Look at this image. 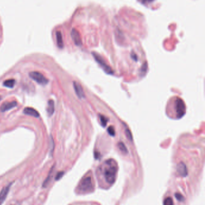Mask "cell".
Returning <instances> with one entry per match:
<instances>
[{"instance_id": "cell-27", "label": "cell", "mask_w": 205, "mask_h": 205, "mask_svg": "<svg viewBox=\"0 0 205 205\" xmlns=\"http://www.w3.org/2000/svg\"><path fill=\"white\" fill-rule=\"evenodd\" d=\"M1 97H0V100H1Z\"/></svg>"}, {"instance_id": "cell-11", "label": "cell", "mask_w": 205, "mask_h": 205, "mask_svg": "<svg viewBox=\"0 0 205 205\" xmlns=\"http://www.w3.org/2000/svg\"><path fill=\"white\" fill-rule=\"evenodd\" d=\"M23 112L24 114H25V115L32 116L35 118H39L40 117L39 113L36 109H33L32 107H25L24 109Z\"/></svg>"}, {"instance_id": "cell-4", "label": "cell", "mask_w": 205, "mask_h": 205, "mask_svg": "<svg viewBox=\"0 0 205 205\" xmlns=\"http://www.w3.org/2000/svg\"><path fill=\"white\" fill-rule=\"evenodd\" d=\"M92 55L95 59L96 61L100 65V66L102 68L105 73L108 74H113L114 72L112 70V68L105 62L104 60L102 58L100 55L96 52H92Z\"/></svg>"}, {"instance_id": "cell-24", "label": "cell", "mask_w": 205, "mask_h": 205, "mask_svg": "<svg viewBox=\"0 0 205 205\" xmlns=\"http://www.w3.org/2000/svg\"><path fill=\"white\" fill-rule=\"evenodd\" d=\"M131 57H132V58L134 60H135V61H137V60H138V58H137V56H136V54H135L134 53H132V54H131Z\"/></svg>"}, {"instance_id": "cell-22", "label": "cell", "mask_w": 205, "mask_h": 205, "mask_svg": "<svg viewBox=\"0 0 205 205\" xmlns=\"http://www.w3.org/2000/svg\"><path fill=\"white\" fill-rule=\"evenodd\" d=\"M50 145H51V154H52V152L54 151V142L52 138V137H51V140H50Z\"/></svg>"}, {"instance_id": "cell-16", "label": "cell", "mask_w": 205, "mask_h": 205, "mask_svg": "<svg viewBox=\"0 0 205 205\" xmlns=\"http://www.w3.org/2000/svg\"><path fill=\"white\" fill-rule=\"evenodd\" d=\"M100 123H101L102 126L105 127L107 122H108V119L103 115H100Z\"/></svg>"}, {"instance_id": "cell-2", "label": "cell", "mask_w": 205, "mask_h": 205, "mask_svg": "<svg viewBox=\"0 0 205 205\" xmlns=\"http://www.w3.org/2000/svg\"><path fill=\"white\" fill-rule=\"evenodd\" d=\"M78 190L81 192L87 193L93 191L94 185L92 178L88 176L83 178L78 185Z\"/></svg>"}, {"instance_id": "cell-9", "label": "cell", "mask_w": 205, "mask_h": 205, "mask_svg": "<svg viewBox=\"0 0 205 205\" xmlns=\"http://www.w3.org/2000/svg\"><path fill=\"white\" fill-rule=\"evenodd\" d=\"M11 185H12V184H8L7 186L4 187L0 192V205H1L5 201L8 194Z\"/></svg>"}, {"instance_id": "cell-23", "label": "cell", "mask_w": 205, "mask_h": 205, "mask_svg": "<svg viewBox=\"0 0 205 205\" xmlns=\"http://www.w3.org/2000/svg\"><path fill=\"white\" fill-rule=\"evenodd\" d=\"M63 175H64V172H59L57 174V175H56L55 179H56V180H59L60 179L62 178V177L63 176Z\"/></svg>"}, {"instance_id": "cell-12", "label": "cell", "mask_w": 205, "mask_h": 205, "mask_svg": "<svg viewBox=\"0 0 205 205\" xmlns=\"http://www.w3.org/2000/svg\"><path fill=\"white\" fill-rule=\"evenodd\" d=\"M56 40L57 43L58 47L60 49H62L64 47V43L63 41V37L62 33L60 31H57L56 32Z\"/></svg>"}, {"instance_id": "cell-26", "label": "cell", "mask_w": 205, "mask_h": 205, "mask_svg": "<svg viewBox=\"0 0 205 205\" xmlns=\"http://www.w3.org/2000/svg\"><path fill=\"white\" fill-rule=\"evenodd\" d=\"M100 154H99V153H98V152H95V157L96 158H98L99 157V155Z\"/></svg>"}, {"instance_id": "cell-5", "label": "cell", "mask_w": 205, "mask_h": 205, "mask_svg": "<svg viewBox=\"0 0 205 205\" xmlns=\"http://www.w3.org/2000/svg\"><path fill=\"white\" fill-rule=\"evenodd\" d=\"M29 76L37 84L45 85L48 83V80L45 77L42 73L38 72H32L29 73Z\"/></svg>"}, {"instance_id": "cell-25", "label": "cell", "mask_w": 205, "mask_h": 205, "mask_svg": "<svg viewBox=\"0 0 205 205\" xmlns=\"http://www.w3.org/2000/svg\"><path fill=\"white\" fill-rule=\"evenodd\" d=\"M154 0H141V1L143 3H151L152 1H153Z\"/></svg>"}, {"instance_id": "cell-17", "label": "cell", "mask_w": 205, "mask_h": 205, "mask_svg": "<svg viewBox=\"0 0 205 205\" xmlns=\"http://www.w3.org/2000/svg\"><path fill=\"white\" fill-rule=\"evenodd\" d=\"M164 205H174L173 199L170 197L165 198L164 200Z\"/></svg>"}, {"instance_id": "cell-8", "label": "cell", "mask_w": 205, "mask_h": 205, "mask_svg": "<svg viewBox=\"0 0 205 205\" xmlns=\"http://www.w3.org/2000/svg\"><path fill=\"white\" fill-rule=\"evenodd\" d=\"M177 171L179 175L182 177H186L188 175V170L187 166L183 162H180L177 164Z\"/></svg>"}, {"instance_id": "cell-10", "label": "cell", "mask_w": 205, "mask_h": 205, "mask_svg": "<svg viewBox=\"0 0 205 205\" xmlns=\"http://www.w3.org/2000/svg\"><path fill=\"white\" fill-rule=\"evenodd\" d=\"M74 88L76 94L79 98H84L85 97L83 89L80 84H79L76 82H74Z\"/></svg>"}, {"instance_id": "cell-3", "label": "cell", "mask_w": 205, "mask_h": 205, "mask_svg": "<svg viewBox=\"0 0 205 205\" xmlns=\"http://www.w3.org/2000/svg\"><path fill=\"white\" fill-rule=\"evenodd\" d=\"M174 107L177 118H180L185 114L186 106L184 101L181 98L179 97L176 98L174 103Z\"/></svg>"}, {"instance_id": "cell-21", "label": "cell", "mask_w": 205, "mask_h": 205, "mask_svg": "<svg viewBox=\"0 0 205 205\" xmlns=\"http://www.w3.org/2000/svg\"><path fill=\"white\" fill-rule=\"evenodd\" d=\"M126 134L127 136V138L128 139H129L131 141H132V134L129 129L126 130Z\"/></svg>"}, {"instance_id": "cell-6", "label": "cell", "mask_w": 205, "mask_h": 205, "mask_svg": "<svg viewBox=\"0 0 205 205\" xmlns=\"http://www.w3.org/2000/svg\"><path fill=\"white\" fill-rule=\"evenodd\" d=\"M71 37L72 38L73 41L76 46H80L82 45V40L81 39L80 34H79V32L76 29H72L71 31Z\"/></svg>"}, {"instance_id": "cell-14", "label": "cell", "mask_w": 205, "mask_h": 205, "mask_svg": "<svg viewBox=\"0 0 205 205\" xmlns=\"http://www.w3.org/2000/svg\"><path fill=\"white\" fill-rule=\"evenodd\" d=\"M15 81L13 79L6 80V81H4L3 83V85L4 86L9 88H13L15 86Z\"/></svg>"}, {"instance_id": "cell-19", "label": "cell", "mask_w": 205, "mask_h": 205, "mask_svg": "<svg viewBox=\"0 0 205 205\" xmlns=\"http://www.w3.org/2000/svg\"><path fill=\"white\" fill-rule=\"evenodd\" d=\"M108 134L111 135V136H115V130L114 128V127L112 126H110L108 128Z\"/></svg>"}, {"instance_id": "cell-20", "label": "cell", "mask_w": 205, "mask_h": 205, "mask_svg": "<svg viewBox=\"0 0 205 205\" xmlns=\"http://www.w3.org/2000/svg\"><path fill=\"white\" fill-rule=\"evenodd\" d=\"M175 195V197H176V198L177 199V200L178 201H183L184 200V197L181 194H180V193H176Z\"/></svg>"}, {"instance_id": "cell-1", "label": "cell", "mask_w": 205, "mask_h": 205, "mask_svg": "<svg viewBox=\"0 0 205 205\" xmlns=\"http://www.w3.org/2000/svg\"><path fill=\"white\" fill-rule=\"evenodd\" d=\"M99 170L105 184L111 185L115 183L118 171V166L115 159H107L99 167Z\"/></svg>"}, {"instance_id": "cell-18", "label": "cell", "mask_w": 205, "mask_h": 205, "mask_svg": "<svg viewBox=\"0 0 205 205\" xmlns=\"http://www.w3.org/2000/svg\"><path fill=\"white\" fill-rule=\"evenodd\" d=\"M147 62H145L141 67V70H140V74L141 75H144L147 72Z\"/></svg>"}, {"instance_id": "cell-7", "label": "cell", "mask_w": 205, "mask_h": 205, "mask_svg": "<svg viewBox=\"0 0 205 205\" xmlns=\"http://www.w3.org/2000/svg\"><path fill=\"white\" fill-rule=\"evenodd\" d=\"M17 105H18L17 102L15 101L4 102V103L1 106V107H0V110H1V112H4L8 110L13 109L17 106Z\"/></svg>"}, {"instance_id": "cell-15", "label": "cell", "mask_w": 205, "mask_h": 205, "mask_svg": "<svg viewBox=\"0 0 205 205\" xmlns=\"http://www.w3.org/2000/svg\"><path fill=\"white\" fill-rule=\"evenodd\" d=\"M118 146L119 147V149L124 154H127L128 153V150H127V147L125 146L124 144L122 142H120L118 144Z\"/></svg>"}, {"instance_id": "cell-13", "label": "cell", "mask_w": 205, "mask_h": 205, "mask_svg": "<svg viewBox=\"0 0 205 205\" xmlns=\"http://www.w3.org/2000/svg\"><path fill=\"white\" fill-rule=\"evenodd\" d=\"M55 110V107H54V101L52 100H49L48 101V108H47V112L48 113L49 116H52Z\"/></svg>"}]
</instances>
